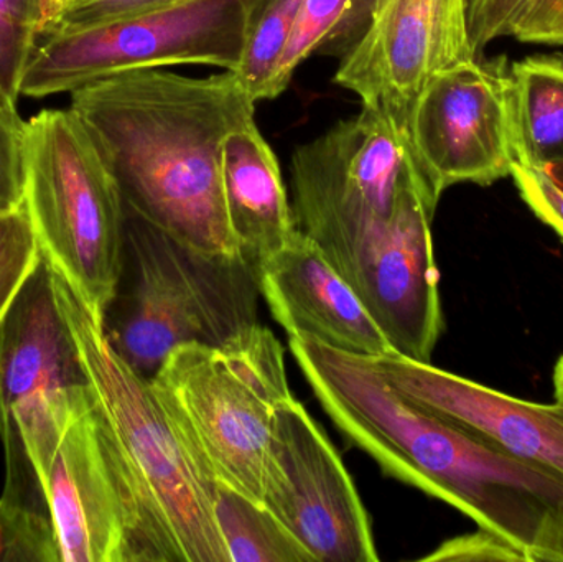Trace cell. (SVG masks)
Listing matches in <instances>:
<instances>
[{"mask_svg":"<svg viewBox=\"0 0 563 562\" xmlns=\"http://www.w3.org/2000/svg\"><path fill=\"white\" fill-rule=\"evenodd\" d=\"M253 0H174L111 22L52 33L36 46L20 96L73 92L118 73L210 65L236 71Z\"/></svg>","mask_w":563,"mask_h":562,"instance_id":"obj_7","label":"cell"},{"mask_svg":"<svg viewBox=\"0 0 563 562\" xmlns=\"http://www.w3.org/2000/svg\"><path fill=\"white\" fill-rule=\"evenodd\" d=\"M509 73L518 161L538 168L563 162L562 56H531Z\"/></svg>","mask_w":563,"mask_h":562,"instance_id":"obj_17","label":"cell"},{"mask_svg":"<svg viewBox=\"0 0 563 562\" xmlns=\"http://www.w3.org/2000/svg\"><path fill=\"white\" fill-rule=\"evenodd\" d=\"M261 296L288 337L354 356L393 352L350 284L300 230L257 263Z\"/></svg>","mask_w":563,"mask_h":562,"instance_id":"obj_15","label":"cell"},{"mask_svg":"<svg viewBox=\"0 0 563 562\" xmlns=\"http://www.w3.org/2000/svg\"><path fill=\"white\" fill-rule=\"evenodd\" d=\"M303 0H253L236 76L254 101L271 99L274 78Z\"/></svg>","mask_w":563,"mask_h":562,"instance_id":"obj_20","label":"cell"},{"mask_svg":"<svg viewBox=\"0 0 563 562\" xmlns=\"http://www.w3.org/2000/svg\"><path fill=\"white\" fill-rule=\"evenodd\" d=\"M526 0H468V25L476 53L493 40L511 36Z\"/></svg>","mask_w":563,"mask_h":562,"instance_id":"obj_28","label":"cell"},{"mask_svg":"<svg viewBox=\"0 0 563 562\" xmlns=\"http://www.w3.org/2000/svg\"><path fill=\"white\" fill-rule=\"evenodd\" d=\"M555 181H558L561 187H563V162H559V164L549 165V167L544 168Z\"/></svg>","mask_w":563,"mask_h":562,"instance_id":"obj_31","label":"cell"},{"mask_svg":"<svg viewBox=\"0 0 563 562\" xmlns=\"http://www.w3.org/2000/svg\"><path fill=\"white\" fill-rule=\"evenodd\" d=\"M511 177L532 213L563 240V187L544 170L516 161Z\"/></svg>","mask_w":563,"mask_h":562,"instance_id":"obj_25","label":"cell"},{"mask_svg":"<svg viewBox=\"0 0 563 562\" xmlns=\"http://www.w3.org/2000/svg\"><path fill=\"white\" fill-rule=\"evenodd\" d=\"M404 398L486 444L563 477V405L505 395L396 352L364 356Z\"/></svg>","mask_w":563,"mask_h":562,"instance_id":"obj_14","label":"cell"},{"mask_svg":"<svg viewBox=\"0 0 563 562\" xmlns=\"http://www.w3.org/2000/svg\"><path fill=\"white\" fill-rule=\"evenodd\" d=\"M468 0H377L333 81L407 131L413 102L443 69L476 59Z\"/></svg>","mask_w":563,"mask_h":562,"instance_id":"obj_13","label":"cell"},{"mask_svg":"<svg viewBox=\"0 0 563 562\" xmlns=\"http://www.w3.org/2000/svg\"><path fill=\"white\" fill-rule=\"evenodd\" d=\"M89 396L42 257L0 320V438L7 465H30L43 491L63 432Z\"/></svg>","mask_w":563,"mask_h":562,"instance_id":"obj_8","label":"cell"},{"mask_svg":"<svg viewBox=\"0 0 563 562\" xmlns=\"http://www.w3.org/2000/svg\"><path fill=\"white\" fill-rule=\"evenodd\" d=\"M170 2L174 0H59L58 15L49 35L147 12Z\"/></svg>","mask_w":563,"mask_h":562,"instance_id":"obj_26","label":"cell"},{"mask_svg":"<svg viewBox=\"0 0 563 562\" xmlns=\"http://www.w3.org/2000/svg\"><path fill=\"white\" fill-rule=\"evenodd\" d=\"M151 379L214 481L263 504L274 419L294 396L273 330L256 323L223 345H178Z\"/></svg>","mask_w":563,"mask_h":562,"instance_id":"obj_4","label":"cell"},{"mask_svg":"<svg viewBox=\"0 0 563 562\" xmlns=\"http://www.w3.org/2000/svg\"><path fill=\"white\" fill-rule=\"evenodd\" d=\"M23 205L43 260L102 320L121 277L125 205L71 109L26 121Z\"/></svg>","mask_w":563,"mask_h":562,"instance_id":"obj_5","label":"cell"},{"mask_svg":"<svg viewBox=\"0 0 563 562\" xmlns=\"http://www.w3.org/2000/svg\"><path fill=\"white\" fill-rule=\"evenodd\" d=\"M439 198L409 185L396 213L373 231L341 271L393 352L430 363L443 332L432 220Z\"/></svg>","mask_w":563,"mask_h":562,"instance_id":"obj_12","label":"cell"},{"mask_svg":"<svg viewBox=\"0 0 563 562\" xmlns=\"http://www.w3.org/2000/svg\"><path fill=\"white\" fill-rule=\"evenodd\" d=\"M26 122L16 106L0 99V213L19 210L25 201Z\"/></svg>","mask_w":563,"mask_h":562,"instance_id":"obj_24","label":"cell"},{"mask_svg":"<svg viewBox=\"0 0 563 562\" xmlns=\"http://www.w3.org/2000/svg\"><path fill=\"white\" fill-rule=\"evenodd\" d=\"M426 562H529L526 554L505 538L476 528L475 533L443 541L422 558Z\"/></svg>","mask_w":563,"mask_h":562,"instance_id":"obj_27","label":"cell"},{"mask_svg":"<svg viewBox=\"0 0 563 562\" xmlns=\"http://www.w3.org/2000/svg\"><path fill=\"white\" fill-rule=\"evenodd\" d=\"M417 165L437 198L453 185H492L518 161L511 73L478 59L437 73L407 121Z\"/></svg>","mask_w":563,"mask_h":562,"instance_id":"obj_11","label":"cell"},{"mask_svg":"<svg viewBox=\"0 0 563 562\" xmlns=\"http://www.w3.org/2000/svg\"><path fill=\"white\" fill-rule=\"evenodd\" d=\"M263 505L314 562H377L369 515L330 439L291 396L276 412Z\"/></svg>","mask_w":563,"mask_h":562,"instance_id":"obj_10","label":"cell"},{"mask_svg":"<svg viewBox=\"0 0 563 562\" xmlns=\"http://www.w3.org/2000/svg\"><path fill=\"white\" fill-rule=\"evenodd\" d=\"M377 0H303L271 99L290 85L295 71L310 56L343 58L360 42L369 25Z\"/></svg>","mask_w":563,"mask_h":562,"instance_id":"obj_18","label":"cell"},{"mask_svg":"<svg viewBox=\"0 0 563 562\" xmlns=\"http://www.w3.org/2000/svg\"><path fill=\"white\" fill-rule=\"evenodd\" d=\"M221 181L231 233L244 260L256 264L297 231L279 162L256 119L234 129L221 147Z\"/></svg>","mask_w":563,"mask_h":562,"instance_id":"obj_16","label":"cell"},{"mask_svg":"<svg viewBox=\"0 0 563 562\" xmlns=\"http://www.w3.org/2000/svg\"><path fill=\"white\" fill-rule=\"evenodd\" d=\"M511 36L525 43L563 45V0H526Z\"/></svg>","mask_w":563,"mask_h":562,"instance_id":"obj_29","label":"cell"},{"mask_svg":"<svg viewBox=\"0 0 563 562\" xmlns=\"http://www.w3.org/2000/svg\"><path fill=\"white\" fill-rule=\"evenodd\" d=\"M260 296L256 264L201 253L125 208L121 277L102 329L151 379L178 345H223L256 326Z\"/></svg>","mask_w":563,"mask_h":562,"instance_id":"obj_3","label":"cell"},{"mask_svg":"<svg viewBox=\"0 0 563 562\" xmlns=\"http://www.w3.org/2000/svg\"><path fill=\"white\" fill-rule=\"evenodd\" d=\"M0 561L62 562L45 498L5 488L0 498Z\"/></svg>","mask_w":563,"mask_h":562,"instance_id":"obj_22","label":"cell"},{"mask_svg":"<svg viewBox=\"0 0 563 562\" xmlns=\"http://www.w3.org/2000/svg\"><path fill=\"white\" fill-rule=\"evenodd\" d=\"M43 495L62 562H158L137 488L92 392L63 432Z\"/></svg>","mask_w":563,"mask_h":562,"instance_id":"obj_9","label":"cell"},{"mask_svg":"<svg viewBox=\"0 0 563 562\" xmlns=\"http://www.w3.org/2000/svg\"><path fill=\"white\" fill-rule=\"evenodd\" d=\"M0 99H3L2 96H0ZM3 101H5V99H3ZM7 102V101H5ZM13 106V104H12Z\"/></svg>","mask_w":563,"mask_h":562,"instance_id":"obj_32","label":"cell"},{"mask_svg":"<svg viewBox=\"0 0 563 562\" xmlns=\"http://www.w3.org/2000/svg\"><path fill=\"white\" fill-rule=\"evenodd\" d=\"M69 95L128 210L201 253L241 256L224 207L221 147L256 119L257 102L236 73L135 69Z\"/></svg>","mask_w":563,"mask_h":562,"instance_id":"obj_1","label":"cell"},{"mask_svg":"<svg viewBox=\"0 0 563 562\" xmlns=\"http://www.w3.org/2000/svg\"><path fill=\"white\" fill-rule=\"evenodd\" d=\"M40 261L42 253L25 205L0 213V320Z\"/></svg>","mask_w":563,"mask_h":562,"instance_id":"obj_23","label":"cell"},{"mask_svg":"<svg viewBox=\"0 0 563 562\" xmlns=\"http://www.w3.org/2000/svg\"><path fill=\"white\" fill-rule=\"evenodd\" d=\"M59 0H0V96L16 106L23 73L38 43L49 35Z\"/></svg>","mask_w":563,"mask_h":562,"instance_id":"obj_21","label":"cell"},{"mask_svg":"<svg viewBox=\"0 0 563 562\" xmlns=\"http://www.w3.org/2000/svg\"><path fill=\"white\" fill-rule=\"evenodd\" d=\"M214 511L230 562H314L261 502L218 484Z\"/></svg>","mask_w":563,"mask_h":562,"instance_id":"obj_19","label":"cell"},{"mask_svg":"<svg viewBox=\"0 0 563 562\" xmlns=\"http://www.w3.org/2000/svg\"><path fill=\"white\" fill-rule=\"evenodd\" d=\"M49 271L86 379L137 488L158 562H230L214 511L218 482L172 421L152 379L112 349L95 310Z\"/></svg>","mask_w":563,"mask_h":562,"instance_id":"obj_2","label":"cell"},{"mask_svg":"<svg viewBox=\"0 0 563 562\" xmlns=\"http://www.w3.org/2000/svg\"><path fill=\"white\" fill-rule=\"evenodd\" d=\"M290 172L297 230L320 247L338 273L361 243L394 217L409 185L429 187L406 129L371 106L298 145Z\"/></svg>","mask_w":563,"mask_h":562,"instance_id":"obj_6","label":"cell"},{"mask_svg":"<svg viewBox=\"0 0 563 562\" xmlns=\"http://www.w3.org/2000/svg\"><path fill=\"white\" fill-rule=\"evenodd\" d=\"M552 385H554V399L563 405V355L555 363L554 375H552Z\"/></svg>","mask_w":563,"mask_h":562,"instance_id":"obj_30","label":"cell"}]
</instances>
